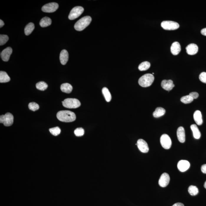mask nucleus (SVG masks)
<instances>
[{
  "mask_svg": "<svg viewBox=\"0 0 206 206\" xmlns=\"http://www.w3.org/2000/svg\"><path fill=\"white\" fill-rule=\"evenodd\" d=\"M57 117L59 121L64 122H72L76 119L74 113L68 111H59L57 113Z\"/></svg>",
  "mask_w": 206,
  "mask_h": 206,
  "instance_id": "obj_1",
  "label": "nucleus"
},
{
  "mask_svg": "<svg viewBox=\"0 0 206 206\" xmlns=\"http://www.w3.org/2000/svg\"><path fill=\"white\" fill-rule=\"evenodd\" d=\"M92 21L90 16L83 17L79 20L75 24L74 28L76 30L81 31L88 26Z\"/></svg>",
  "mask_w": 206,
  "mask_h": 206,
  "instance_id": "obj_2",
  "label": "nucleus"
},
{
  "mask_svg": "<svg viewBox=\"0 0 206 206\" xmlns=\"http://www.w3.org/2000/svg\"><path fill=\"white\" fill-rule=\"evenodd\" d=\"M154 80L153 75L151 74H146L141 76L139 80L138 83L141 86L146 88L151 86Z\"/></svg>",
  "mask_w": 206,
  "mask_h": 206,
  "instance_id": "obj_3",
  "label": "nucleus"
},
{
  "mask_svg": "<svg viewBox=\"0 0 206 206\" xmlns=\"http://www.w3.org/2000/svg\"><path fill=\"white\" fill-rule=\"evenodd\" d=\"M62 102L64 107L68 108H76L81 106L80 101L76 98H66Z\"/></svg>",
  "mask_w": 206,
  "mask_h": 206,
  "instance_id": "obj_4",
  "label": "nucleus"
},
{
  "mask_svg": "<svg viewBox=\"0 0 206 206\" xmlns=\"http://www.w3.org/2000/svg\"><path fill=\"white\" fill-rule=\"evenodd\" d=\"M14 119L12 114L7 113L5 115H2L0 116V123H3L6 126H11L13 124Z\"/></svg>",
  "mask_w": 206,
  "mask_h": 206,
  "instance_id": "obj_5",
  "label": "nucleus"
},
{
  "mask_svg": "<svg viewBox=\"0 0 206 206\" xmlns=\"http://www.w3.org/2000/svg\"><path fill=\"white\" fill-rule=\"evenodd\" d=\"M84 11L83 8L81 6H77L74 7L71 10L68 16L70 20H75L82 14Z\"/></svg>",
  "mask_w": 206,
  "mask_h": 206,
  "instance_id": "obj_6",
  "label": "nucleus"
},
{
  "mask_svg": "<svg viewBox=\"0 0 206 206\" xmlns=\"http://www.w3.org/2000/svg\"><path fill=\"white\" fill-rule=\"evenodd\" d=\"M161 26L164 29L174 30L178 29L179 27V25L176 22L172 21H164L162 22Z\"/></svg>",
  "mask_w": 206,
  "mask_h": 206,
  "instance_id": "obj_7",
  "label": "nucleus"
},
{
  "mask_svg": "<svg viewBox=\"0 0 206 206\" xmlns=\"http://www.w3.org/2000/svg\"><path fill=\"white\" fill-rule=\"evenodd\" d=\"M160 143L163 147L166 149H169L172 146V142L169 136L164 134L160 137Z\"/></svg>",
  "mask_w": 206,
  "mask_h": 206,
  "instance_id": "obj_8",
  "label": "nucleus"
},
{
  "mask_svg": "<svg viewBox=\"0 0 206 206\" xmlns=\"http://www.w3.org/2000/svg\"><path fill=\"white\" fill-rule=\"evenodd\" d=\"M59 4L55 2H52L43 6L42 10L43 11L46 13H52L56 11L59 8Z\"/></svg>",
  "mask_w": 206,
  "mask_h": 206,
  "instance_id": "obj_9",
  "label": "nucleus"
},
{
  "mask_svg": "<svg viewBox=\"0 0 206 206\" xmlns=\"http://www.w3.org/2000/svg\"><path fill=\"white\" fill-rule=\"evenodd\" d=\"M169 181H170V177L169 174L167 173H164L161 176L159 179V184L161 187H166L169 184Z\"/></svg>",
  "mask_w": 206,
  "mask_h": 206,
  "instance_id": "obj_10",
  "label": "nucleus"
},
{
  "mask_svg": "<svg viewBox=\"0 0 206 206\" xmlns=\"http://www.w3.org/2000/svg\"><path fill=\"white\" fill-rule=\"evenodd\" d=\"M137 146L140 151L142 153H146L149 151V147L147 142L144 140L139 139L137 141Z\"/></svg>",
  "mask_w": 206,
  "mask_h": 206,
  "instance_id": "obj_11",
  "label": "nucleus"
},
{
  "mask_svg": "<svg viewBox=\"0 0 206 206\" xmlns=\"http://www.w3.org/2000/svg\"><path fill=\"white\" fill-rule=\"evenodd\" d=\"M177 168L181 172H185L189 168V162L186 160H181L178 162L177 164Z\"/></svg>",
  "mask_w": 206,
  "mask_h": 206,
  "instance_id": "obj_12",
  "label": "nucleus"
},
{
  "mask_svg": "<svg viewBox=\"0 0 206 206\" xmlns=\"http://www.w3.org/2000/svg\"><path fill=\"white\" fill-rule=\"evenodd\" d=\"M12 53V49L11 47H8L2 52L1 53V58L4 61H8L10 55Z\"/></svg>",
  "mask_w": 206,
  "mask_h": 206,
  "instance_id": "obj_13",
  "label": "nucleus"
},
{
  "mask_svg": "<svg viewBox=\"0 0 206 206\" xmlns=\"http://www.w3.org/2000/svg\"><path fill=\"white\" fill-rule=\"evenodd\" d=\"M161 86L164 90L169 91L173 89L174 85L172 80H164L161 83Z\"/></svg>",
  "mask_w": 206,
  "mask_h": 206,
  "instance_id": "obj_14",
  "label": "nucleus"
},
{
  "mask_svg": "<svg viewBox=\"0 0 206 206\" xmlns=\"http://www.w3.org/2000/svg\"><path fill=\"white\" fill-rule=\"evenodd\" d=\"M199 48L195 44H190L186 47V52L189 55H194L196 54L198 51Z\"/></svg>",
  "mask_w": 206,
  "mask_h": 206,
  "instance_id": "obj_15",
  "label": "nucleus"
},
{
  "mask_svg": "<svg viewBox=\"0 0 206 206\" xmlns=\"http://www.w3.org/2000/svg\"><path fill=\"white\" fill-rule=\"evenodd\" d=\"M177 136L179 141L181 143H184L186 140V135L184 129L183 127L181 126L177 129Z\"/></svg>",
  "mask_w": 206,
  "mask_h": 206,
  "instance_id": "obj_16",
  "label": "nucleus"
},
{
  "mask_svg": "<svg viewBox=\"0 0 206 206\" xmlns=\"http://www.w3.org/2000/svg\"><path fill=\"white\" fill-rule=\"evenodd\" d=\"M181 47L179 43L177 42H173L171 46V51L174 55H178L181 52Z\"/></svg>",
  "mask_w": 206,
  "mask_h": 206,
  "instance_id": "obj_17",
  "label": "nucleus"
},
{
  "mask_svg": "<svg viewBox=\"0 0 206 206\" xmlns=\"http://www.w3.org/2000/svg\"><path fill=\"white\" fill-rule=\"evenodd\" d=\"M69 55L68 51L66 50H63L61 52L60 55V60L61 63L63 65H65L68 60Z\"/></svg>",
  "mask_w": 206,
  "mask_h": 206,
  "instance_id": "obj_18",
  "label": "nucleus"
},
{
  "mask_svg": "<svg viewBox=\"0 0 206 206\" xmlns=\"http://www.w3.org/2000/svg\"><path fill=\"white\" fill-rule=\"evenodd\" d=\"M194 121L198 125H202L203 123L202 118L200 111H197L194 112Z\"/></svg>",
  "mask_w": 206,
  "mask_h": 206,
  "instance_id": "obj_19",
  "label": "nucleus"
},
{
  "mask_svg": "<svg viewBox=\"0 0 206 206\" xmlns=\"http://www.w3.org/2000/svg\"><path fill=\"white\" fill-rule=\"evenodd\" d=\"M60 89L63 93L69 94L72 91V87L70 84L65 83L61 85Z\"/></svg>",
  "mask_w": 206,
  "mask_h": 206,
  "instance_id": "obj_20",
  "label": "nucleus"
},
{
  "mask_svg": "<svg viewBox=\"0 0 206 206\" xmlns=\"http://www.w3.org/2000/svg\"><path fill=\"white\" fill-rule=\"evenodd\" d=\"M190 128L192 131L194 138L197 139H199L201 137V133L197 125L195 124H192L190 126Z\"/></svg>",
  "mask_w": 206,
  "mask_h": 206,
  "instance_id": "obj_21",
  "label": "nucleus"
},
{
  "mask_svg": "<svg viewBox=\"0 0 206 206\" xmlns=\"http://www.w3.org/2000/svg\"><path fill=\"white\" fill-rule=\"evenodd\" d=\"M165 112L164 108L161 107H158L154 111L153 115L155 118H159L165 114Z\"/></svg>",
  "mask_w": 206,
  "mask_h": 206,
  "instance_id": "obj_22",
  "label": "nucleus"
},
{
  "mask_svg": "<svg viewBox=\"0 0 206 206\" xmlns=\"http://www.w3.org/2000/svg\"><path fill=\"white\" fill-rule=\"evenodd\" d=\"M52 20L50 18L48 17L43 18L40 21L39 24L42 27H46L49 26L51 24Z\"/></svg>",
  "mask_w": 206,
  "mask_h": 206,
  "instance_id": "obj_23",
  "label": "nucleus"
},
{
  "mask_svg": "<svg viewBox=\"0 0 206 206\" xmlns=\"http://www.w3.org/2000/svg\"><path fill=\"white\" fill-rule=\"evenodd\" d=\"M10 78L7 72L1 71L0 72V82L1 83H7L10 81Z\"/></svg>",
  "mask_w": 206,
  "mask_h": 206,
  "instance_id": "obj_24",
  "label": "nucleus"
},
{
  "mask_svg": "<svg viewBox=\"0 0 206 206\" xmlns=\"http://www.w3.org/2000/svg\"><path fill=\"white\" fill-rule=\"evenodd\" d=\"M34 24L33 23H30L26 26L24 28V33L27 36L30 34L34 29Z\"/></svg>",
  "mask_w": 206,
  "mask_h": 206,
  "instance_id": "obj_25",
  "label": "nucleus"
},
{
  "mask_svg": "<svg viewBox=\"0 0 206 206\" xmlns=\"http://www.w3.org/2000/svg\"><path fill=\"white\" fill-rule=\"evenodd\" d=\"M102 92L107 102L111 101V94L108 88L106 87L103 88L102 89Z\"/></svg>",
  "mask_w": 206,
  "mask_h": 206,
  "instance_id": "obj_26",
  "label": "nucleus"
},
{
  "mask_svg": "<svg viewBox=\"0 0 206 206\" xmlns=\"http://www.w3.org/2000/svg\"><path fill=\"white\" fill-rule=\"evenodd\" d=\"M151 67V64L148 62H144L141 63L139 66L138 68L141 71L147 70Z\"/></svg>",
  "mask_w": 206,
  "mask_h": 206,
  "instance_id": "obj_27",
  "label": "nucleus"
},
{
  "mask_svg": "<svg viewBox=\"0 0 206 206\" xmlns=\"http://www.w3.org/2000/svg\"><path fill=\"white\" fill-rule=\"evenodd\" d=\"M47 87V84L44 81H40V82L37 83L36 85V88L38 89V90H42V91L46 90Z\"/></svg>",
  "mask_w": 206,
  "mask_h": 206,
  "instance_id": "obj_28",
  "label": "nucleus"
},
{
  "mask_svg": "<svg viewBox=\"0 0 206 206\" xmlns=\"http://www.w3.org/2000/svg\"><path fill=\"white\" fill-rule=\"evenodd\" d=\"M188 192L190 195L195 196L199 193V189L196 186L191 185L189 187Z\"/></svg>",
  "mask_w": 206,
  "mask_h": 206,
  "instance_id": "obj_29",
  "label": "nucleus"
},
{
  "mask_svg": "<svg viewBox=\"0 0 206 206\" xmlns=\"http://www.w3.org/2000/svg\"><path fill=\"white\" fill-rule=\"evenodd\" d=\"M193 100H194V98H192L189 95L184 96L181 98V102L185 104L190 103L193 101Z\"/></svg>",
  "mask_w": 206,
  "mask_h": 206,
  "instance_id": "obj_30",
  "label": "nucleus"
},
{
  "mask_svg": "<svg viewBox=\"0 0 206 206\" xmlns=\"http://www.w3.org/2000/svg\"><path fill=\"white\" fill-rule=\"evenodd\" d=\"M49 131L53 135L57 136L60 134L61 129L59 127H55L50 128L49 129Z\"/></svg>",
  "mask_w": 206,
  "mask_h": 206,
  "instance_id": "obj_31",
  "label": "nucleus"
},
{
  "mask_svg": "<svg viewBox=\"0 0 206 206\" xmlns=\"http://www.w3.org/2000/svg\"><path fill=\"white\" fill-rule=\"evenodd\" d=\"M28 107L31 111H34L38 110L39 108V106L35 102H31L28 105Z\"/></svg>",
  "mask_w": 206,
  "mask_h": 206,
  "instance_id": "obj_32",
  "label": "nucleus"
},
{
  "mask_svg": "<svg viewBox=\"0 0 206 206\" xmlns=\"http://www.w3.org/2000/svg\"><path fill=\"white\" fill-rule=\"evenodd\" d=\"M9 37L6 35H0V45L2 46L5 45L8 41Z\"/></svg>",
  "mask_w": 206,
  "mask_h": 206,
  "instance_id": "obj_33",
  "label": "nucleus"
},
{
  "mask_svg": "<svg viewBox=\"0 0 206 206\" xmlns=\"http://www.w3.org/2000/svg\"><path fill=\"white\" fill-rule=\"evenodd\" d=\"M74 133L76 136H82L85 133V131L83 128H78L75 130Z\"/></svg>",
  "mask_w": 206,
  "mask_h": 206,
  "instance_id": "obj_34",
  "label": "nucleus"
},
{
  "mask_svg": "<svg viewBox=\"0 0 206 206\" xmlns=\"http://www.w3.org/2000/svg\"><path fill=\"white\" fill-rule=\"evenodd\" d=\"M199 78L201 82L206 84V72H202L200 75Z\"/></svg>",
  "mask_w": 206,
  "mask_h": 206,
  "instance_id": "obj_35",
  "label": "nucleus"
},
{
  "mask_svg": "<svg viewBox=\"0 0 206 206\" xmlns=\"http://www.w3.org/2000/svg\"><path fill=\"white\" fill-rule=\"evenodd\" d=\"M189 95L194 98V99H196L199 97V94L197 92H192V93H190Z\"/></svg>",
  "mask_w": 206,
  "mask_h": 206,
  "instance_id": "obj_36",
  "label": "nucleus"
},
{
  "mask_svg": "<svg viewBox=\"0 0 206 206\" xmlns=\"http://www.w3.org/2000/svg\"><path fill=\"white\" fill-rule=\"evenodd\" d=\"M201 170L203 173L206 174V164H204L202 166Z\"/></svg>",
  "mask_w": 206,
  "mask_h": 206,
  "instance_id": "obj_37",
  "label": "nucleus"
},
{
  "mask_svg": "<svg viewBox=\"0 0 206 206\" xmlns=\"http://www.w3.org/2000/svg\"><path fill=\"white\" fill-rule=\"evenodd\" d=\"M201 33L203 35L206 36V28H203L201 31Z\"/></svg>",
  "mask_w": 206,
  "mask_h": 206,
  "instance_id": "obj_38",
  "label": "nucleus"
},
{
  "mask_svg": "<svg viewBox=\"0 0 206 206\" xmlns=\"http://www.w3.org/2000/svg\"><path fill=\"white\" fill-rule=\"evenodd\" d=\"M172 206H184V204L181 203H175Z\"/></svg>",
  "mask_w": 206,
  "mask_h": 206,
  "instance_id": "obj_39",
  "label": "nucleus"
},
{
  "mask_svg": "<svg viewBox=\"0 0 206 206\" xmlns=\"http://www.w3.org/2000/svg\"><path fill=\"white\" fill-rule=\"evenodd\" d=\"M5 23L2 20H0V28H1L4 25Z\"/></svg>",
  "mask_w": 206,
  "mask_h": 206,
  "instance_id": "obj_40",
  "label": "nucleus"
},
{
  "mask_svg": "<svg viewBox=\"0 0 206 206\" xmlns=\"http://www.w3.org/2000/svg\"><path fill=\"white\" fill-rule=\"evenodd\" d=\"M204 187L206 189V181H205V182Z\"/></svg>",
  "mask_w": 206,
  "mask_h": 206,
  "instance_id": "obj_41",
  "label": "nucleus"
}]
</instances>
